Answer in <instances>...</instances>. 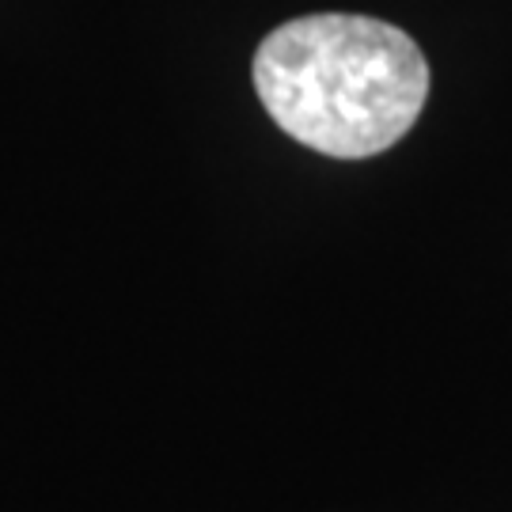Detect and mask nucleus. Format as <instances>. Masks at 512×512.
I'll return each mask as SVG.
<instances>
[{
    "mask_svg": "<svg viewBox=\"0 0 512 512\" xmlns=\"http://www.w3.org/2000/svg\"><path fill=\"white\" fill-rule=\"evenodd\" d=\"M255 92L311 152L368 160L399 145L429 99V61L403 27L319 12L281 23L255 54Z\"/></svg>",
    "mask_w": 512,
    "mask_h": 512,
    "instance_id": "obj_1",
    "label": "nucleus"
}]
</instances>
